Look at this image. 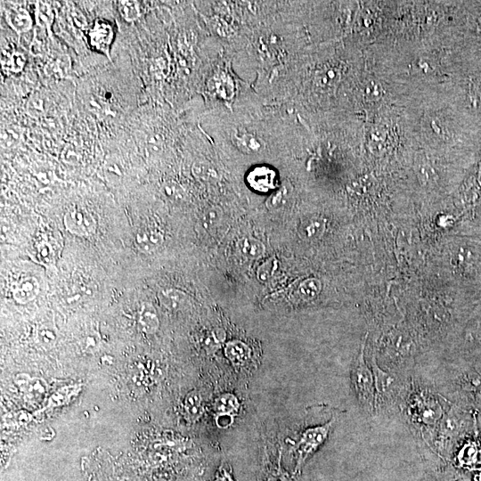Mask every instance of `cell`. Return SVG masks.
I'll return each mask as SVG.
<instances>
[{
	"mask_svg": "<svg viewBox=\"0 0 481 481\" xmlns=\"http://www.w3.org/2000/svg\"><path fill=\"white\" fill-rule=\"evenodd\" d=\"M363 350V346L353 371V383L361 405L371 413L376 407L375 381L373 371L364 360Z\"/></svg>",
	"mask_w": 481,
	"mask_h": 481,
	"instance_id": "obj_1",
	"label": "cell"
},
{
	"mask_svg": "<svg viewBox=\"0 0 481 481\" xmlns=\"http://www.w3.org/2000/svg\"><path fill=\"white\" fill-rule=\"evenodd\" d=\"M335 419L330 421L306 428L301 435L297 445L298 460L295 472L298 471L306 461L325 442L333 425Z\"/></svg>",
	"mask_w": 481,
	"mask_h": 481,
	"instance_id": "obj_2",
	"label": "cell"
},
{
	"mask_svg": "<svg viewBox=\"0 0 481 481\" xmlns=\"http://www.w3.org/2000/svg\"><path fill=\"white\" fill-rule=\"evenodd\" d=\"M371 364L375 381L376 405L377 403H389L398 393L399 382L394 376L380 369L375 359L372 360Z\"/></svg>",
	"mask_w": 481,
	"mask_h": 481,
	"instance_id": "obj_3",
	"label": "cell"
},
{
	"mask_svg": "<svg viewBox=\"0 0 481 481\" xmlns=\"http://www.w3.org/2000/svg\"><path fill=\"white\" fill-rule=\"evenodd\" d=\"M247 183L254 191L265 193L277 187V175L275 170L270 167H255L249 172Z\"/></svg>",
	"mask_w": 481,
	"mask_h": 481,
	"instance_id": "obj_4",
	"label": "cell"
},
{
	"mask_svg": "<svg viewBox=\"0 0 481 481\" xmlns=\"http://www.w3.org/2000/svg\"><path fill=\"white\" fill-rule=\"evenodd\" d=\"M67 230L79 236H88L95 230V221L87 212L73 208L64 217Z\"/></svg>",
	"mask_w": 481,
	"mask_h": 481,
	"instance_id": "obj_5",
	"label": "cell"
},
{
	"mask_svg": "<svg viewBox=\"0 0 481 481\" xmlns=\"http://www.w3.org/2000/svg\"><path fill=\"white\" fill-rule=\"evenodd\" d=\"M163 233L153 227L140 229L135 237L137 249L143 253H151L157 250L163 243Z\"/></svg>",
	"mask_w": 481,
	"mask_h": 481,
	"instance_id": "obj_6",
	"label": "cell"
},
{
	"mask_svg": "<svg viewBox=\"0 0 481 481\" xmlns=\"http://www.w3.org/2000/svg\"><path fill=\"white\" fill-rule=\"evenodd\" d=\"M325 231V220L320 216H309L301 220L297 232L298 236L304 240H317Z\"/></svg>",
	"mask_w": 481,
	"mask_h": 481,
	"instance_id": "obj_7",
	"label": "cell"
},
{
	"mask_svg": "<svg viewBox=\"0 0 481 481\" xmlns=\"http://www.w3.org/2000/svg\"><path fill=\"white\" fill-rule=\"evenodd\" d=\"M38 292V281L32 276L21 279L12 289L13 298L20 304L30 302L37 296Z\"/></svg>",
	"mask_w": 481,
	"mask_h": 481,
	"instance_id": "obj_8",
	"label": "cell"
},
{
	"mask_svg": "<svg viewBox=\"0 0 481 481\" xmlns=\"http://www.w3.org/2000/svg\"><path fill=\"white\" fill-rule=\"evenodd\" d=\"M322 290L320 280L311 277L300 281L293 290L292 298L298 302H309L318 297Z\"/></svg>",
	"mask_w": 481,
	"mask_h": 481,
	"instance_id": "obj_9",
	"label": "cell"
},
{
	"mask_svg": "<svg viewBox=\"0 0 481 481\" xmlns=\"http://www.w3.org/2000/svg\"><path fill=\"white\" fill-rule=\"evenodd\" d=\"M138 325L147 334L155 333L159 327V319L155 307L146 302L143 303L138 312Z\"/></svg>",
	"mask_w": 481,
	"mask_h": 481,
	"instance_id": "obj_10",
	"label": "cell"
},
{
	"mask_svg": "<svg viewBox=\"0 0 481 481\" xmlns=\"http://www.w3.org/2000/svg\"><path fill=\"white\" fill-rule=\"evenodd\" d=\"M24 392L26 399L32 404H40L45 397L47 384L41 378H31L20 387Z\"/></svg>",
	"mask_w": 481,
	"mask_h": 481,
	"instance_id": "obj_11",
	"label": "cell"
},
{
	"mask_svg": "<svg viewBox=\"0 0 481 481\" xmlns=\"http://www.w3.org/2000/svg\"><path fill=\"white\" fill-rule=\"evenodd\" d=\"M224 353L233 364L241 365L249 360L250 348L240 340H232L226 344Z\"/></svg>",
	"mask_w": 481,
	"mask_h": 481,
	"instance_id": "obj_12",
	"label": "cell"
},
{
	"mask_svg": "<svg viewBox=\"0 0 481 481\" xmlns=\"http://www.w3.org/2000/svg\"><path fill=\"white\" fill-rule=\"evenodd\" d=\"M92 45L99 50L108 53V47L111 41V29L104 22H97L90 31Z\"/></svg>",
	"mask_w": 481,
	"mask_h": 481,
	"instance_id": "obj_13",
	"label": "cell"
},
{
	"mask_svg": "<svg viewBox=\"0 0 481 481\" xmlns=\"http://www.w3.org/2000/svg\"><path fill=\"white\" fill-rule=\"evenodd\" d=\"M186 298L187 296L183 291L173 288L161 289L159 293L160 304L171 311L179 309L184 304Z\"/></svg>",
	"mask_w": 481,
	"mask_h": 481,
	"instance_id": "obj_14",
	"label": "cell"
},
{
	"mask_svg": "<svg viewBox=\"0 0 481 481\" xmlns=\"http://www.w3.org/2000/svg\"><path fill=\"white\" fill-rule=\"evenodd\" d=\"M292 186L289 181H285L281 185L274 190L265 202V206L270 210H277L289 201L292 194Z\"/></svg>",
	"mask_w": 481,
	"mask_h": 481,
	"instance_id": "obj_15",
	"label": "cell"
},
{
	"mask_svg": "<svg viewBox=\"0 0 481 481\" xmlns=\"http://www.w3.org/2000/svg\"><path fill=\"white\" fill-rule=\"evenodd\" d=\"M240 250L247 258L257 259L265 253V247L259 240L246 237L240 243Z\"/></svg>",
	"mask_w": 481,
	"mask_h": 481,
	"instance_id": "obj_16",
	"label": "cell"
},
{
	"mask_svg": "<svg viewBox=\"0 0 481 481\" xmlns=\"http://www.w3.org/2000/svg\"><path fill=\"white\" fill-rule=\"evenodd\" d=\"M183 409L187 418L194 420L201 414L202 404L201 397L197 392L190 393L183 403Z\"/></svg>",
	"mask_w": 481,
	"mask_h": 481,
	"instance_id": "obj_17",
	"label": "cell"
},
{
	"mask_svg": "<svg viewBox=\"0 0 481 481\" xmlns=\"http://www.w3.org/2000/svg\"><path fill=\"white\" fill-rule=\"evenodd\" d=\"M37 341L45 348L53 347L57 341V333L53 326L41 325L36 333Z\"/></svg>",
	"mask_w": 481,
	"mask_h": 481,
	"instance_id": "obj_18",
	"label": "cell"
},
{
	"mask_svg": "<svg viewBox=\"0 0 481 481\" xmlns=\"http://www.w3.org/2000/svg\"><path fill=\"white\" fill-rule=\"evenodd\" d=\"M239 408V402L236 397L231 394H224L217 397L216 401V409L221 413L232 414Z\"/></svg>",
	"mask_w": 481,
	"mask_h": 481,
	"instance_id": "obj_19",
	"label": "cell"
},
{
	"mask_svg": "<svg viewBox=\"0 0 481 481\" xmlns=\"http://www.w3.org/2000/svg\"><path fill=\"white\" fill-rule=\"evenodd\" d=\"M415 169L419 175V178L422 182H428L430 178H433L434 172L428 159L423 154H418L415 158Z\"/></svg>",
	"mask_w": 481,
	"mask_h": 481,
	"instance_id": "obj_20",
	"label": "cell"
},
{
	"mask_svg": "<svg viewBox=\"0 0 481 481\" xmlns=\"http://www.w3.org/2000/svg\"><path fill=\"white\" fill-rule=\"evenodd\" d=\"M222 219V212L219 208H209L206 210L200 217L201 224L205 229H212L216 226Z\"/></svg>",
	"mask_w": 481,
	"mask_h": 481,
	"instance_id": "obj_21",
	"label": "cell"
},
{
	"mask_svg": "<svg viewBox=\"0 0 481 481\" xmlns=\"http://www.w3.org/2000/svg\"><path fill=\"white\" fill-rule=\"evenodd\" d=\"M10 22L17 30H27L30 27L29 15L22 9L10 15Z\"/></svg>",
	"mask_w": 481,
	"mask_h": 481,
	"instance_id": "obj_22",
	"label": "cell"
},
{
	"mask_svg": "<svg viewBox=\"0 0 481 481\" xmlns=\"http://www.w3.org/2000/svg\"><path fill=\"white\" fill-rule=\"evenodd\" d=\"M100 337L95 331H89L81 339V347L85 352H95L100 346Z\"/></svg>",
	"mask_w": 481,
	"mask_h": 481,
	"instance_id": "obj_23",
	"label": "cell"
},
{
	"mask_svg": "<svg viewBox=\"0 0 481 481\" xmlns=\"http://www.w3.org/2000/svg\"><path fill=\"white\" fill-rule=\"evenodd\" d=\"M276 269V260L271 258L266 260L263 265H261L257 270V277L260 281H267L273 274Z\"/></svg>",
	"mask_w": 481,
	"mask_h": 481,
	"instance_id": "obj_24",
	"label": "cell"
},
{
	"mask_svg": "<svg viewBox=\"0 0 481 481\" xmlns=\"http://www.w3.org/2000/svg\"><path fill=\"white\" fill-rule=\"evenodd\" d=\"M120 12L126 20H134L138 16L136 2H120Z\"/></svg>",
	"mask_w": 481,
	"mask_h": 481,
	"instance_id": "obj_25",
	"label": "cell"
},
{
	"mask_svg": "<svg viewBox=\"0 0 481 481\" xmlns=\"http://www.w3.org/2000/svg\"><path fill=\"white\" fill-rule=\"evenodd\" d=\"M232 422V414H224L221 413L216 418V424L220 428H227L230 426Z\"/></svg>",
	"mask_w": 481,
	"mask_h": 481,
	"instance_id": "obj_26",
	"label": "cell"
},
{
	"mask_svg": "<svg viewBox=\"0 0 481 481\" xmlns=\"http://www.w3.org/2000/svg\"><path fill=\"white\" fill-rule=\"evenodd\" d=\"M215 481H232L230 475L225 470H221Z\"/></svg>",
	"mask_w": 481,
	"mask_h": 481,
	"instance_id": "obj_27",
	"label": "cell"
}]
</instances>
